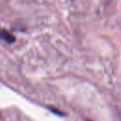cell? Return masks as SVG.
Segmentation results:
<instances>
[{
    "instance_id": "obj_2",
    "label": "cell",
    "mask_w": 121,
    "mask_h": 121,
    "mask_svg": "<svg viewBox=\"0 0 121 121\" xmlns=\"http://www.w3.org/2000/svg\"><path fill=\"white\" fill-rule=\"evenodd\" d=\"M50 111H51L52 112H54V113L59 114V115H62V114H63V113H62L60 111H58L57 109H54V108H50Z\"/></svg>"
},
{
    "instance_id": "obj_1",
    "label": "cell",
    "mask_w": 121,
    "mask_h": 121,
    "mask_svg": "<svg viewBox=\"0 0 121 121\" xmlns=\"http://www.w3.org/2000/svg\"><path fill=\"white\" fill-rule=\"evenodd\" d=\"M0 39L3 40L4 42H6L9 44H11L15 42V37L12 33H10L9 31H8L5 28H0Z\"/></svg>"
},
{
    "instance_id": "obj_3",
    "label": "cell",
    "mask_w": 121,
    "mask_h": 121,
    "mask_svg": "<svg viewBox=\"0 0 121 121\" xmlns=\"http://www.w3.org/2000/svg\"><path fill=\"white\" fill-rule=\"evenodd\" d=\"M87 121H90V120H87Z\"/></svg>"
}]
</instances>
